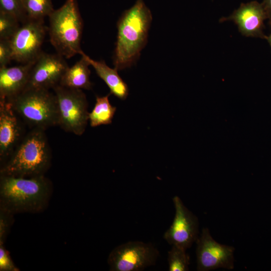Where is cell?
Wrapping results in <instances>:
<instances>
[{"mask_svg": "<svg viewBox=\"0 0 271 271\" xmlns=\"http://www.w3.org/2000/svg\"><path fill=\"white\" fill-rule=\"evenodd\" d=\"M152 20L151 12L143 0H137L122 13L117 23L113 56L114 68L122 70L135 64L147 44Z\"/></svg>", "mask_w": 271, "mask_h": 271, "instance_id": "1", "label": "cell"}, {"mask_svg": "<svg viewBox=\"0 0 271 271\" xmlns=\"http://www.w3.org/2000/svg\"><path fill=\"white\" fill-rule=\"evenodd\" d=\"M53 186L45 175L21 177L0 175V206L14 214L46 209Z\"/></svg>", "mask_w": 271, "mask_h": 271, "instance_id": "2", "label": "cell"}, {"mask_svg": "<svg viewBox=\"0 0 271 271\" xmlns=\"http://www.w3.org/2000/svg\"><path fill=\"white\" fill-rule=\"evenodd\" d=\"M45 131L32 128L26 133L7 162L0 167V175L21 177L45 175L52 160Z\"/></svg>", "mask_w": 271, "mask_h": 271, "instance_id": "3", "label": "cell"}, {"mask_svg": "<svg viewBox=\"0 0 271 271\" xmlns=\"http://www.w3.org/2000/svg\"><path fill=\"white\" fill-rule=\"evenodd\" d=\"M50 41L57 53L69 59L82 51L83 23L77 0H66L49 16Z\"/></svg>", "mask_w": 271, "mask_h": 271, "instance_id": "4", "label": "cell"}, {"mask_svg": "<svg viewBox=\"0 0 271 271\" xmlns=\"http://www.w3.org/2000/svg\"><path fill=\"white\" fill-rule=\"evenodd\" d=\"M8 101L24 123L31 129L46 130L58 126L56 98L54 92L50 90L26 88Z\"/></svg>", "mask_w": 271, "mask_h": 271, "instance_id": "5", "label": "cell"}, {"mask_svg": "<svg viewBox=\"0 0 271 271\" xmlns=\"http://www.w3.org/2000/svg\"><path fill=\"white\" fill-rule=\"evenodd\" d=\"M58 111V126L66 132L81 136L89 121L88 102L81 89L58 85L53 88Z\"/></svg>", "mask_w": 271, "mask_h": 271, "instance_id": "6", "label": "cell"}, {"mask_svg": "<svg viewBox=\"0 0 271 271\" xmlns=\"http://www.w3.org/2000/svg\"><path fill=\"white\" fill-rule=\"evenodd\" d=\"M160 253L151 243L128 241L110 252L107 263L110 271H141L155 264Z\"/></svg>", "mask_w": 271, "mask_h": 271, "instance_id": "7", "label": "cell"}, {"mask_svg": "<svg viewBox=\"0 0 271 271\" xmlns=\"http://www.w3.org/2000/svg\"><path fill=\"white\" fill-rule=\"evenodd\" d=\"M47 29L44 20L28 19L23 23L10 40L13 60L22 64L36 61L42 52Z\"/></svg>", "mask_w": 271, "mask_h": 271, "instance_id": "8", "label": "cell"}, {"mask_svg": "<svg viewBox=\"0 0 271 271\" xmlns=\"http://www.w3.org/2000/svg\"><path fill=\"white\" fill-rule=\"evenodd\" d=\"M197 270L209 271L219 268H234V247L220 244L211 236L209 229L204 228L196 241Z\"/></svg>", "mask_w": 271, "mask_h": 271, "instance_id": "9", "label": "cell"}, {"mask_svg": "<svg viewBox=\"0 0 271 271\" xmlns=\"http://www.w3.org/2000/svg\"><path fill=\"white\" fill-rule=\"evenodd\" d=\"M175 213L172 223L163 238L170 244L186 250L197 241L199 234L198 218L183 204L177 196L173 198Z\"/></svg>", "mask_w": 271, "mask_h": 271, "instance_id": "10", "label": "cell"}, {"mask_svg": "<svg viewBox=\"0 0 271 271\" xmlns=\"http://www.w3.org/2000/svg\"><path fill=\"white\" fill-rule=\"evenodd\" d=\"M68 67L62 56L42 52L32 68L26 88L53 89L60 84Z\"/></svg>", "mask_w": 271, "mask_h": 271, "instance_id": "11", "label": "cell"}, {"mask_svg": "<svg viewBox=\"0 0 271 271\" xmlns=\"http://www.w3.org/2000/svg\"><path fill=\"white\" fill-rule=\"evenodd\" d=\"M24 123L11 103L0 100V165L8 160L25 133Z\"/></svg>", "mask_w": 271, "mask_h": 271, "instance_id": "12", "label": "cell"}, {"mask_svg": "<svg viewBox=\"0 0 271 271\" xmlns=\"http://www.w3.org/2000/svg\"><path fill=\"white\" fill-rule=\"evenodd\" d=\"M266 19L267 16L262 4L251 1L241 4L231 15L221 18L220 21L233 22L239 32L244 36L266 39V36L263 32Z\"/></svg>", "mask_w": 271, "mask_h": 271, "instance_id": "13", "label": "cell"}, {"mask_svg": "<svg viewBox=\"0 0 271 271\" xmlns=\"http://www.w3.org/2000/svg\"><path fill=\"white\" fill-rule=\"evenodd\" d=\"M35 61L0 67V100H10L26 89Z\"/></svg>", "mask_w": 271, "mask_h": 271, "instance_id": "14", "label": "cell"}, {"mask_svg": "<svg viewBox=\"0 0 271 271\" xmlns=\"http://www.w3.org/2000/svg\"><path fill=\"white\" fill-rule=\"evenodd\" d=\"M80 55L85 57L90 65L94 69L97 75L106 83L109 88L110 94L122 100L126 98L128 94V88L118 75L117 69L110 68L103 60H93L83 51Z\"/></svg>", "mask_w": 271, "mask_h": 271, "instance_id": "15", "label": "cell"}, {"mask_svg": "<svg viewBox=\"0 0 271 271\" xmlns=\"http://www.w3.org/2000/svg\"><path fill=\"white\" fill-rule=\"evenodd\" d=\"M81 59L68 67L60 82L61 86L76 89L90 90L92 84L90 80V64L82 55Z\"/></svg>", "mask_w": 271, "mask_h": 271, "instance_id": "16", "label": "cell"}, {"mask_svg": "<svg viewBox=\"0 0 271 271\" xmlns=\"http://www.w3.org/2000/svg\"><path fill=\"white\" fill-rule=\"evenodd\" d=\"M110 94L96 96L95 105L89 113V121L91 127L109 124L112 122L116 107L110 104L109 100Z\"/></svg>", "mask_w": 271, "mask_h": 271, "instance_id": "17", "label": "cell"}, {"mask_svg": "<svg viewBox=\"0 0 271 271\" xmlns=\"http://www.w3.org/2000/svg\"><path fill=\"white\" fill-rule=\"evenodd\" d=\"M28 19L44 20L54 10L52 0H22Z\"/></svg>", "mask_w": 271, "mask_h": 271, "instance_id": "18", "label": "cell"}, {"mask_svg": "<svg viewBox=\"0 0 271 271\" xmlns=\"http://www.w3.org/2000/svg\"><path fill=\"white\" fill-rule=\"evenodd\" d=\"M169 271H188L189 269L190 257L186 250L172 245L168 253Z\"/></svg>", "mask_w": 271, "mask_h": 271, "instance_id": "19", "label": "cell"}, {"mask_svg": "<svg viewBox=\"0 0 271 271\" xmlns=\"http://www.w3.org/2000/svg\"><path fill=\"white\" fill-rule=\"evenodd\" d=\"M20 23L14 16L0 11V39L10 40L21 26Z\"/></svg>", "mask_w": 271, "mask_h": 271, "instance_id": "20", "label": "cell"}, {"mask_svg": "<svg viewBox=\"0 0 271 271\" xmlns=\"http://www.w3.org/2000/svg\"><path fill=\"white\" fill-rule=\"evenodd\" d=\"M0 11L14 16L22 24L28 20L22 0H0Z\"/></svg>", "mask_w": 271, "mask_h": 271, "instance_id": "21", "label": "cell"}, {"mask_svg": "<svg viewBox=\"0 0 271 271\" xmlns=\"http://www.w3.org/2000/svg\"><path fill=\"white\" fill-rule=\"evenodd\" d=\"M14 214L0 206V244H4L14 222Z\"/></svg>", "mask_w": 271, "mask_h": 271, "instance_id": "22", "label": "cell"}, {"mask_svg": "<svg viewBox=\"0 0 271 271\" xmlns=\"http://www.w3.org/2000/svg\"><path fill=\"white\" fill-rule=\"evenodd\" d=\"M19 268L14 263L9 251L4 244H0V270L18 271Z\"/></svg>", "mask_w": 271, "mask_h": 271, "instance_id": "23", "label": "cell"}, {"mask_svg": "<svg viewBox=\"0 0 271 271\" xmlns=\"http://www.w3.org/2000/svg\"><path fill=\"white\" fill-rule=\"evenodd\" d=\"M13 60L10 40L0 39V67H6Z\"/></svg>", "mask_w": 271, "mask_h": 271, "instance_id": "24", "label": "cell"}, {"mask_svg": "<svg viewBox=\"0 0 271 271\" xmlns=\"http://www.w3.org/2000/svg\"><path fill=\"white\" fill-rule=\"evenodd\" d=\"M266 13L267 19L271 24V0H263L261 3Z\"/></svg>", "mask_w": 271, "mask_h": 271, "instance_id": "25", "label": "cell"}, {"mask_svg": "<svg viewBox=\"0 0 271 271\" xmlns=\"http://www.w3.org/2000/svg\"><path fill=\"white\" fill-rule=\"evenodd\" d=\"M266 39L267 40L270 47L271 48V33L268 36H266Z\"/></svg>", "mask_w": 271, "mask_h": 271, "instance_id": "26", "label": "cell"}]
</instances>
